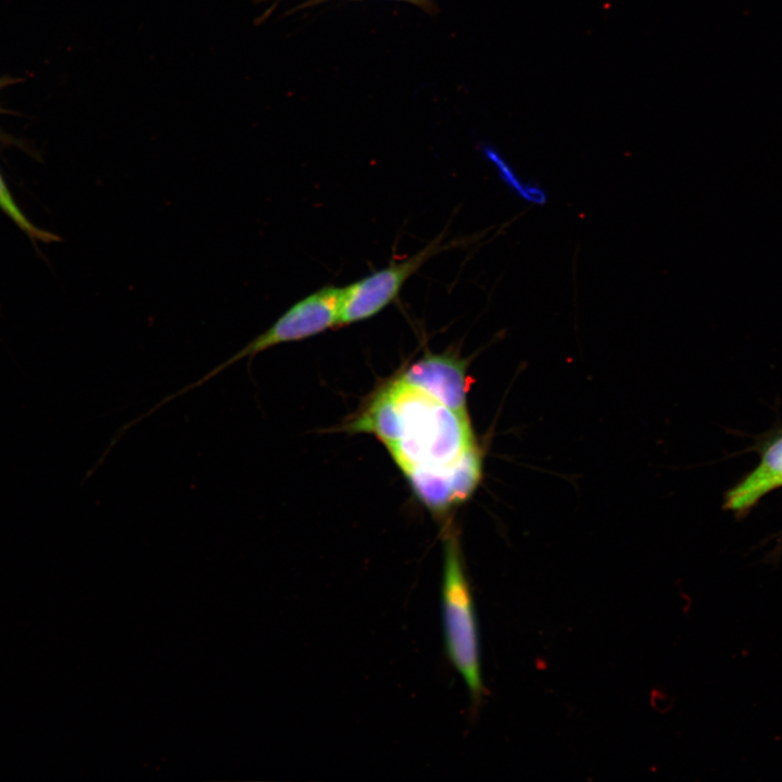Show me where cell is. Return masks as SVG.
Listing matches in <instances>:
<instances>
[{
  "label": "cell",
  "instance_id": "cell-1",
  "mask_svg": "<svg viewBox=\"0 0 782 782\" xmlns=\"http://www.w3.org/2000/svg\"><path fill=\"white\" fill-rule=\"evenodd\" d=\"M387 388L392 408L381 442L403 472L450 465L476 444L468 415L398 379Z\"/></svg>",
  "mask_w": 782,
  "mask_h": 782
},
{
  "label": "cell",
  "instance_id": "cell-2",
  "mask_svg": "<svg viewBox=\"0 0 782 782\" xmlns=\"http://www.w3.org/2000/svg\"><path fill=\"white\" fill-rule=\"evenodd\" d=\"M441 604L446 654L477 706L484 691L478 623L458 540L452 533L444 538Z\"/></svg>",
  "mask_w": 782,
  "mask_h": 782
},
{
  "label": "cell",
  "instance_id": "cell-3",
  "mask_svg": "<svg viewBox=\"0 0 782 782\" xmlns=\"http://www.w3.org/2000/svg\"><path fill=\"white\" fill-rule=\"evenodd\" d=\"M341 303L342 288L336 286L323 287L299 300L267 329L250 340L230 357L213 367L194 382L168 394L152 406L149 412L154 413L166 403L203 386L241 360H247L250 368L254 357L264 351L280 344L302 341L327 329L340 326Z\"/></svg>",
  "mask_w": 782,
  "mask_h": 782
},
{
  "label": "cell",
  "instance_id": "cell-4",
  "mask_svg": "<svg viewBox=\"0 0 782 782\" xmlns=\"http://www.w3.org/2000/svg\"><path fill=\"white\" fill-rule=\"evenodd\" d=\"M443 239L441 234L406 260L392 262L342 288L340 326L368 319L393 303L409 277L436 254L453 247Z\"/></svg>",
  "mask_w": 782,
  "mask_h": 782
},
{
  "label": "cell",
  "instance_id": "cell-5",
  "mask_svg": "<svg viewBox=\"0 0 782 782\" xmlns=\"http://www.w3.org/2000/svg\"><path fill=\"white\" fill-rule=\"evenodd\" d=\"M404 474L417 497L431 510L441 513L475 491L481 478V453L475 444L450 465L414 468Z\"/></svg>",
  "mask_w": 782,
  "mask_h": 782
},
{
  "label": "cell",
  "instance_id": "cell-6",
  "mask_svg": "<svg viewBox=\"0 0 782 782\" xmlns=\"http://www.w3.org/2000/svg\"><path fill=\"white\" fill-rule=\"evenodd\" d=\"M467 363L453 353H427L412 363L398 378L450 409L468 415Z\"/></svg>",
  "mask_w": 782,
  "mask_h": 782
},
{
  "label": "cell",
  "instance_id": "cell-7",
  "mask_svg": "<svg viewBox=\"0 0 782 782\" xmlns=\"http://www.w3.org/2000/svg\"><path fill=\"white\" fill-rule=\"evenodd\" d=\"M782 485V437L762 455L759 465L727 495L726 506L744 512L769 491Z\"/></svg>",
  "mask_w": 782,
  "mask_h": 782
},
{
  "label": "cell",
  "instance_id": "cell-8",
  "mask_svg": "<svg viewBox=\"0 0 782 782\" xmlns=\"http://www.w3.org/2000/svg\"><path fill=\"white\" fill-rule=\"evenodd\" d=\"M0 209L8 214L17 226L35 239L43 241L59 240V238L50 232L42 231L35 227L15 204L4 180L0 175Z\"/></svg>",
  "mask_w": 782,
  "mask_h": 782
},
{
  "label": "cell",
  "instance_id": "cell-9",
  "mask_svg": "<svg viewBox=\"0 0 782 782\" xmlns=\"http://www.w3.org/2000/svg\"><path fill=\"white\" fill-rule=\"evenodd\" d=\"M404 1H411V2L418 3L420 0H404Z\"/></svg>",
  "mask_w": 782,
  "mask_h": 782
}]
</instances>
